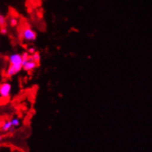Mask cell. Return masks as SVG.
Masks as SVG:
<instances>
[{
	"instance_id": "15",
	"label": "cell",
	"mask_w": 152,
	"mask_h": 152,
	"mask_svg": "<svg viewBox=\"0 0 152 152\" xmlns=\"http://www.w3.org/2000/svg\"><path fill=\"white\" fill-rule=\"evenodd\" d=\"M2 139H3V137H2V135H0V142H2Z\"/></svg>"
},
{
	"instance_id": "16",
	"label": "cell",
	"mask_w": 152,
	"mask_h": 152,
	"mask_svg": "<svg viewBox=\"0 0 152 152\" xmlns=\"http://www.w3.org/2000/svg\"><path fill=\"white\" fill-rule=\"evenodd\" d=\"M0 14H1V13H0Z\"/></svg>"
},
{
	"instance_id": "6",
	"label": "cell",
	"mask_w": 152,
	"mask_h": 152,
	"mask_svg": "<svg viewBox=\"0 0 152 152\" xmlns=\"http://www.w3.org/2000/svg\"><path fill=\"white\" fill-rule=\"evenodd\" d=\"M12 127V123L11 121H6L2 124V126H1V129L2 132H9V129Z\"/></svg>"
},
{
	"instance_id": "5",
	"label": "cell",
	"mask_w": 152,
	"mask_h": 152,
	"mask_svg": "<svg viewBox=\"0 0 152 152\" xmlns=\"http://www.w3.org/2000/svg\"><path fill=\"white\" fill-rule=\"evenodd\" d=\"M37 65L38 64L36 63L34 61H24L22 63V69L25 71H31V70H34L37 67Z\"/></svg>"
},
{
	"instance_id": "1",
	"label": "cell",
	"mask_w": 152,
	"mask_h": 152,
	"mask_svg": "<svg viewBox=\"0 0 152 152\" xmlns=\"http://www.w3.org/2000/svg\"><path fill=\"white\" fill-rule=\"evenodd\" d=\"M37 33L30 27H25L21 32V37L27 42H34L37 39Z\"/></svg>"
},
{
	"instance_id": "9",
	"label": "cell",
	"mask_w": 152,
	"mask_h": 152,
	"mask_svg": "<svg viewBox=\"0 0 152 152\" xmlns=\"http://www.w3.org/2000/svg\"><path fill=\"white\" fill-rule=\"evenodd\" d=\"M6 25V19L3 15L0 14V27H5Z\"/></svg>"
},
{
	"instance_id": "11",
	"label": "cell",
	"mask_w": 152,
	"mask_h": 152,
	"mask_svg": "<svg viewBox=\"0 0 152 152\" xmlns=\"http://www.w3.org/2000/svg\"><path fill=\"white\" fill-rule=\"evenodd\" d=\"M18 24V20L15 18H12L10 19V25L12 27H15Z\"/></svg>"
},
{
	"instance_id": "3",
	"label": "cell",
	"mask_w": 152,
	"mask_h": 152,
	"mask_svg": "<svg viewBox=\"0 0 152 152\" xmlns=\"http://www.w3.org/2000/svg\"><path fill=\"white\" fill-rule=\"evenodd\" d=\"M9 61L10 64L12 65H22L23 59L21 57V54L13 53L9 55Z\"/></svg>"
},
{
	"instance_id": "8",
	"label": "cell",
	"mask_w": 152,
	"mask_h": 152,
	"mask_svg": "<svg viewBox=\"0 0 152 152\" xmlns=\"http://www.w3.org/2000/svg\"><path fill=\"white\" fill-rule=\"evenodd\" d=\"M11 123H12V126L15 127V128L19 126L20 124V120H19V118H18V117H14V118H12V120H11Z\"/></svg>"
},
{
	"instance_id": "14",
	"label": "cell",
	"mask_w": 152,
	"mask_h": 152,
	"mask_svg": "<svg viewBox=\"0 0 152 152\" xmlns=\"http://www.w3.org/2000/svg\"><path fill=\"white\" fill-rule=\"evenodd\" d=\"M15 127L12 126V128H11V129H9V132H11V133H12V132H15Z\"/></svg>"
},
{
	"instance_id": "12",
	"label": "cell",
	"mask_w": 152,
	"mask_h": 152,
	"mask_svg": "<svg viewBox=\"0 0 152 152\" xmlns=\"http://www.w3.org/2000/svg\"><path fill=\"white\" fill-rule=\"evenodd\" d=\"M0 34H2V35H6L8 34V29L5 27H1L0 28Z\"/></svg>"
},
{
	"instance_id": "2",
	"label": "cell",
	"mask_w": 152,
	"mask_h": 152,
	"mask_svg": "<svg viewBox=\"0 0 152 152\" xmlns=\"http://www.w3.org/2000/svg\"><path fill=\"white\" fill-rule=\"evenodd\" d=\"M12 85L9 83L5 82L0 84V96L4 99L9 98L12 92Z\"/></svg>"
},
{
	"instance_id": "13",
	"label": "cell",
	"mask_w": 152,
	"mask_h": 152,
	"mask_svg": "<svg viewBox=\"0 0 152 152\" xmlns=\"http://www.w3.org/2000/svg\"><path fill=\"white\" fill-rule=\"evenodd\" d=\"M37 51H36L35 48H34V47H32V48H30V49H28V53L29 54H31V55H33V54L34 53V52H36Z\"/></svg>"
},
{
	"instance_id": "4",
	"label": "cell",
	"mask_w": 152,
	"mask_h": 152,
	"mask_svg": "<svg viewBox=\"0 0 152 152\" xmlns=\"http://www.w3.org/2000/svg\"><path fill=\"white\" fill-rule=\"evenodd\" d=\"M22 70V65H12L10 64L5 72V75L7 77H12L13 76L18 74L19 72Z\"/></svg>"
},
{
	"instance_id": "7",
	"label": "cell",
	"mask_w": 152,
	"mask_h": 152,
	"mask_svg": "<svg viewBox=\"0 0 152 152\" xmlns=\"http://www.w3.org/2000/svg\"><path fill=\"white\" fill-rule=\"evenodd\" d=\"M31 57L32 58H33V61H35L36 63H39V61H40V59H41V55L40 54H39V52H34L33 55H31Z\"/></svg>"
},
{
	"instance_id": "10",
	"label": "cell",
	"mask_w": 152,
	"mask_h": 152,
	"mask_svg": "<svg viewBox=\"0 0 152 152\" xmlns=\"http://www.w3.org/2000/svg\"><path fill=\"white\" fill-rule=\"evenodd\" d=\"M29 56H30V55H29L28 52H23V53L21 54V57H22V59H23V61H27V60H28Z\"/></svg>"
}]
</instances>
